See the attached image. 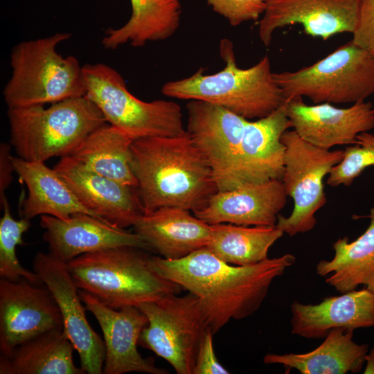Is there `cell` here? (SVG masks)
I'll use <instances>...</instances> for the list:
<instances>
[{
  "instance_id": "17",
  "label": "cell",
  "mask_w": 374,
  "mask_h": 374,
  "mask_svg": "<svg viewBox=\"0 0 374 374\" xmlns=\"http://www.w3.org/2000/svg\"><path fill=\"white\" fill-rule=\"evenodd\" d=\"M359 10V0H267L259 21V37L267 46L276 30L296 24L305 34L323 40L338 33H353Z\"/></svg>"
},
{
  "instance_id": "16",
  "label": "cell",
  "mask_w": 374,
  "mask_h": 374,
  "mask_svg": "<svg viewBox=\"0 0 374 374\" xmlns=\"http://www.w3.org/2000/svg\"><path fill=\"white\" fill-rule=\"evenodd\" d=\"M79 293L86 310L93 314L103 334V374L168 373L156 366L152 359L143 357L138 351L141 333L148 322L142 311L136 306L114 309L85 292L79 290Z\"/></svg>"
},
{
  "instance_id": "20",
  "label": "cell",
  "mask_w": 374,
  "mask_h": 374,
  "mask_svg": "<svg viewBox=\"0 0 374 374\" xmlns=\"http://www.w3.org/2000/svg\"><path fill=\"white\" fill-rule=\"evenodd\" d=\"M290 310L292 335L323 339L337 328L355 330L374 327V292L364 287L326 297L317 304L294 301Z\"/></svg>"
},
{
  "instance_id": "2",
  "label": "cell",
  "mask_w": 374,
  "mask_h": 374,
  "mask_svg": "<svg viewBox=\"0 0 374 374\" xmlns=\"http://www.w3.org/2000/svg\"><path fill=\"white\" fill-rule=\"evenodd\" d=\"M130 165L144 214L163 207L194 213L217 191L206 159L187 131L134 139Z\"/></svg>"
},
{
  "instance_id": "35",
  "label": "cell",
  "mask_w": 374,
  "mask_h": 374,
  "mask_svg": "<svg viewBox=\"0 0 374 374\" xmlns=\"http://www.w3.org/2000/svg\"><path fill=\"white\" fill-rule=\"evenodd\" d=\"M10 146L6 143H1L0 146V200L6 197V190L10 186L15 172L11 161Z\"/></svg>"
},
{
  "instance_id": "15",
  "label": "cell",
  "mask_w": 374,
  "mask_h": 374,
  "mask_svg": "<svg viewBox=\"0 0 374 374\" xmlns=\"http://www.w3.org/2000/svg\"><path fill=\"white\" fill-rule=\"evenodd\" d=\"M54 169L86 208L111 225L125 229L143 214L136 188L96 173L71 156L62 157Z\"/></svg>"
},
{
  "instance_id": "30",
  "label": "cell",
  "mask_w": 374,
  "mask_h": 374,
  "mask_svg": "<svg viewBox=\"0 0 374 374\" xmlns=\"http://www.w3.org/2000/svg\"><path fill=\"white\" fill-rule=\"evenodd\" d=\"M3 216L0 220V276L9 280L17 281L25 278L35 284H41L38 275L24 268L16 253L17 245L24 244L23 234L26 232L30 222L21 217L15 220L11 215L6 196L0 200Z\"/></svg>"
},
{
  "instance_id": "28",
  "label": "cell",
  "mask_w": 374,
  "mask_h": 374,
  "mask_svg": "<svg viewBox=\"0 0 374 374\" xmlns=\"http://www.w3.org/2000/svg\"><path fill=\"white\" fill-rule=\"evenodd\" d=\"M134 139L107 123L93 131L71 155L90 170L137 188L130 165Z\"/></svg>"
},
{
  "instance_id": "1",
  "label": "cell",
  "mask_w": 374,
  "mask_h": 374,
  "mask_svg": "<svg viewBox=\"0 0 374 374\" xmlns=\"http://www.w3.org/2000/svg\"><path fill=\"white\" fill-rule=\"evenodd\" d=\"M296 261L291 253L238 266L224 262L206 247L177 260L151 256L163 278L196 296L213 334L231 320H240L261 306L274 279Z\"/></svg>"
},
{
  "instance_id": "10",
  "label": "cell",
  "mask_w": 374,
  "mask_h": 374,
  "mask_svg": "<svg viewBox=\"0 0 374 374\" xmlns=\"http://www.w3.org/2000/svg\"><path fill=\"white\" fill-rule=\"evenodd\" d=\"M281 141L285 146L281 181L294 202L288 217L278 215L276 226L292 237L312 230L315 214L327 202L323 179L343 157V150H326L301 139L294 130L285 131Z\"/></svg>"
},
{
  "instance_id": "36",
  "label": "cell",
  "mask_w": 374,
  "mask_h": 374,
  "mask_svg": "<svg viewBox=\"0 0 374 374\" xmlns=\"http://www.w3.org/2000/svg\"><path fill=\"white\" fill-rule=\"evenodd\" d=\"M366 367L364 374H374V347L365 356Z\"/></svg>"
},
{
  "instance_id": "11",
  "label": "cell",
  "mask_w": 374,
  "mask_h": 374,
  "mask_svg": "<svg viewBox=\"0 0 374 374\" xmlns=\"http://www.w3.org/2000/svg\"><path fill=\"white\" fill-rule=\"evenodd\" d=\"M186 131L206 159L217 191L238 188L240 153L248 119L221 106L191 100Z\"/></svg>"
},
{
  "instance_id": "14",
  "label": "cell",
  "mask_w": 374,
  "mask_h": 374,
  "mask_svg": "<svg viewBox=\"0 0 374 374\" xmlns=\"http://www.w3.org/2000/svg\"><path fill=\"white\" fill-rule=\"evenodd\" d=\"M293 130L305 141L326 150L357 143V136L374 128V107L362 101L348 107L330 103L307 105L301 97L285 100Z\"/></svg>"
},
{
  "instance_id": "25",
  "label": "cell",
  "mask_w": 374,
  "mask_h": 374,
  "mask_svg": "<svg viewBox=\"0 0 374 374\" xmlns=\"http://www.w3.org/2000/svg\"><path fill=\"white\" fill-rule=\"evenodd\" d=\"M368 217L366 231L354 241L348 237L337 239L332 244L331 260H321L316 273L339 293L357 290L359 285L374 292V208Z\"/></svg>"
},
{
  "instance_id": "5",
  "label": "cell",
  "mask_w": 374,
  "mask_h": 374,
  "mask_svg": "<svg viewBox=\"0 0 374 374\" xmlns=\"http://www.w3.org/2000/svg\"><path fill=\"white\" fill-rule=\"evenodd\" d=\"M10 141L17 157L45 162L71 156L106 120L86 96L44 105L8 108Z\"/></svg>"
},
{
  "instance_id": "13",
  "label": "cell",
  "mask_w": 374,
  "mask_h": 374,
  "mask_svg": "<svg viewBox=\"0 0 374 374\" xmlns=\"http://www.w3.org/2000/svg\"><path fill=\"white\" fill-rule=\"evenodd\" d=\"M63 328L57 304L44 284L1 278V356H9L17 346L45 332Z\"/></svg>"
},
{
  "instance_id": "26",
  "label": "cell",
  "mask_w": 374,
  "mask_h": 374,
  "mask_svg": "<svg viewBox=\"0 0 374 374\" xmlns=\"http://www.w3.org/2000/svg\"><path fill=\"white\" fill-rule=\"evenodd\" d=\"M75 347L64 329L45 332L0 357V374H82L73 362Z\"/></svg>"
},
{
  "instance_id": "3",
  "label": "cell",
  "mask_w": 374,
  "mask_h": 374,
  "mask_svg": "<svg viewBox=\"0 0 374 374\" xmlns=\"http://www.w3.org/2000/svg\"><path fill=\"white\" fill-rule=\"evenodd\" d=\"M146 251L116 247L80 255L66 266L79 290L114 309L179 294L182 287L158 274Z\"/></svg>"
},
{
  "instance_id": "12",
  "label": "cell",
  "mask_w": 374,
  "mask_h": 374,
  "mask_svg": "<svg viewBox=\"0 0 374 374\" xmlns=\"http://www.w3.org/2000/svg\"><path fill=\"white\" fill-rule=\"evenodd\" d=\"M33 271L51 292L60 309L63 329L78 353L80 368L88 374L103 373L105 359L104 341L88 322L79 288L66 263L51 253L38 252Z\"/></svg>"
},
{
  "instance_id": "19",
  "label": "cell",
  "mask_w": 374,
  "mask_h": 374,
  "mask_svg": "<svg viewBox=\"0 0 374 374\" xmlns=\"http://www.w3.org/2000/svg\"><path fill=\"white\" fill-rule=\"evenodd\" d=\"M287 199L281 180L274 179L217 191L204 207L193 213L209 224L274 226Z\"/></svg>"
},
{
  "instance_id": "23",
  "label": "cell",
  "mask_w": 374,
  "mask_h": 374,
  "mask_svg": "<svg viewBox=\"0 0 374 374\" xmlns=\"http://www.w3.org/2000/svg\"><path fill=\"white\" fill-rule=\"evenodd\" d=\"M11 161L15 172L28 189V196L20 208L21 217L30 220L46 215L67 220L76 213L98 217L80 203L54 168H48L44 162L26 161L12 155Z\"/></svg>"
},
{
  "instance_id": "18",
  "label": "cell",
  "mask_w": 374,
  "mask_h": 374,
  "mask_svg": "<svg viewBox=\"0 0 374 374\" xmlns=\"http://www.w3.org/2000/svg\"><path fill=\"white\" fill-rule=\"evenodd\" d=\"M39 223L49 253L66 263L80 255L116 247L150 251L134 231L117 228L85 213H74L67 220L43 215Z\"/></svg>"
},
{
  "instance_id": "9",
  "label": "cell",
  "mask_w": 374,
  "mask_h": 374,
  "mask_svg": "<svg viewBox=\"0 0 374 374\" xmlns=\"http://www.w3.org/2000/svg\"><path fill=\"white\" fill-rule=\"evenodd\" d=\"M148 319L139 345L167 361L178 374H193L208 324L195 295L170 294L136 306Z\"/></svg>"
},
{
  "instance_id": "31",
  "label": "cell",
  "mask_w": 374,
  "mask_h": 374,
  "mask_svg": "<svg viewBox=\"0 0 374 374\" xmlns=\"http://www.w3.org/2000/svg\"><path fill=\"white\" fill-rule=\"evenodd\" d=\"M374 166V134L365 132L357 143L346 147L340 162L330 172L326 183L331 187L349 186L367 168Z\"/></svg>"
},
{
  "instance_id": "33",
  "label": "cell",
  "mask_w": 374,
  "mask_h": 374,
  "mask_svg": "<svg viewBox=\"0 0 374 374\" xmlns=\"http://www.w3.org/2000/svg\"><path fill=\"white\" fill-rule=\"evenodd\" d=\"M352 34L354 44L374 57V0H359L357 24Z\"/></svg>"
},
{
  "instance_id": "21",
  "label": "cell",
  "mask_w": 374,
  "mask_h": 374,
  "mask_svg": "<svg viewBox=\"0 0 374 374\" xmlns=\"http://www.w3.org/2000/svg\"><path fill=\"white\" fill-rule=\"evenodd\" d=\"M290 127L285 103L267 116L247 121L240 148L238 188L281 180L285 152L281 137Z\"/></svg>"
},
{
  "instance_id": "29",
  "label": "cell",
  "mask_w": 374,
  "mask_h": 374,
  "mask_svg": "<svg viewBox=\"0 0 374 374\" xmlns=\"http://www.w3.org/2000/svg\"><path fill=\"white\" fill-rule=\"evenodd\" d=\"M206 248L224 262L238 266L258 263L268 258L270 247L284 233L274 226L211 224Z\"/></svg>"
},
{
  "instance_id": "7",
  "label": "cell",
  "mask_w": 374,
  "mask_h": 374,
  "mask_svg": "<svg viewBox=\"0 0 374 374\" xmlns=\"http://www.w3.org/2000/svg\"><path fill=\"white\" fill-rule=\"evenodd\" d=\"M82 71L85 96L100 110L107 123L134 139L174 136L186 132L177 103L139 99L127 89L122 75L105 64H87Z\"/></svg>"
},
{
  "instance_id": "27",
  "label": "cell",
  "mask_w": 374,
  "mask_h": 374,
  "mask_svg": "<svg viewBox=\"0 0 374 374\" xmlns=\"http://www.w3.org/2000/svg\"><path fill=\"white\" fill-rule=\"evenodd\" d=\"M132 15L118 28L108 29L102 39L103 46L116 49L129 43L142 47L148 42L171 37L180 24L179 0H130Z\"/></svg>"
},
{
  "instance_id": "22",
  "label": "cell",
  "mask_w": 374,
  "mask_h": 374,
  "mask_svg": "<svg viewBox=\"0 0 374 374\" xmlns=\"http://www.w3.org/2000/svg\"><path fill=\"white\" fill-rule=\"evenodd\" d=\"M132 227L150 251L168 260L180 259L206 247L211 230V224L177 207L143 213Z\"/></svg>"
},
{
  "instance_id": "8",
  "label": "cell",
  "mask_w": 374,
  "mask_h": 374,
  "mask_svg": "<svg viewBox=\"0 0 374 374\" xmlns=\"http://www.w3.org/2000/svg\"><path fill=\"white\" fill-rule=\"evenodd\" d=\"M274 77L285 100L354 104L374 94V57L350 40L310 66Z\"/></svg>"
},
{
  "instance_id": "24",
  "label": "cell",
  "mask_w": 374,
  "mask_h": 374,
  "mask_svg": "<svg viewBox=\"0 0 374 374\" xmlns=\"http://www.w3.org/2000/svg\"><path fill=\"white\" fill-rule=\"evenodd\" d=\"M354 330L344 328L332 329L321 345L301 354H267L266 364H280L285 371L296 369L301 374H346L360 372L368 352V344H357Z\"/></svg>"
},
{
  "instance_id": "32",
  "label": "cell",
  "mask_w": 374,
  "mask_h": 374,
  "mask_svg": "<svg viewBox=\"0 0 374 374\" xmlns=\"http://www.w3.org/2000/svg\"><path fill=\"white\" fill-rule=\"evenodd\" d=\"M267 0H206L213 10L233 26L256 21L264 14Z\"/></svg>"
},
{
  "instance_id": "4",
  "label": "cell",
  "mask_w": 374,
  "mask_h": 374,
  "mask_svg": "<svg viewBox=\"0 0 374 374\" xmlns=\"http://www.w3.org/2000/svg\"><path fill=\"white\" fill-rule=\"evenodd\" d=\"M220 53L225 63L221 71L204 74V69H199L188 78L165 83L161 93L178 99L208 102L248 120L267 116L285 103L267 55L249 68H240L232 42L226 39L220 42Z\"/></svg>"
},
{
  "instance_id": "34",
  "label": "cell",
  "mask_w": 374,
  "mask_h": 374,
  "mask_svg": "<svg viewBox=\"0 0 374 374\" xmlns=\"http://www.w3.org/2000/svg\"><path fill=\"white\" fill-rule=\"evenodd\" d=\"M213 335L211 328H208L200 342L193 374L229 373L216 357L213 346Z\"/></svg>"
},
{
  "instance_id": "6",
  "label": "cell",
  "mask_w": 374,
  "mask_h": 374,
  "mask_svg": "<svg viewBox=\"0 0 374 374\" xmlns=\"http://www.w3.org/2000/svg\"><path fill=\"white\" fill-rule=\"evenodd\" d=\"M67 33L21 42L10 53L11 76L4 87L8 108L53 104L86 95L82 66L72 55L63 57L57 46Z\"/></svg>"
}]
</instances>
